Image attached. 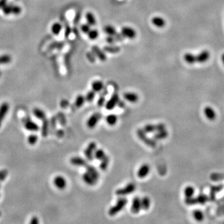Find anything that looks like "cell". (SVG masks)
Here are the masks:
<instances>
[{"mask_svg":"<svg viewBox=\"0 0 224 224\" xmlns=\"http://www.w3.org/2000/svg\"><path fill=\"white\" fill-rule=\"evenodd\" d=\"M31 224H37L39 223V220H38V218L37 217H33L30 222H29Z\"/></svg>","mask_w":224,"mask_h":224,"instance_id":"obj_54","label":"cell"},{"mask_svg":"<svg viewBox=\"0 0 224 224\" xmlns=\"http://www.w3.org/2000/svg\"><path fill=\"white\" fill-rule=\"evenodd\" d=\"M210 56V52L208 51H203L196 56V61L200 64L206 63L209 59Z\"/></svg>","mask_w":224,"mask_h":224,"instance_id":"obj_14","label":"cell"},{"mask_svg":"<svg viewBox=\"0 0 224 224\" xmlns=\"http://www.w3.org/2000/svg\"><path fill=\"white\" fill-rule=\"evenodd\" d=\"M87 34H88V37L90 39L95 40L98 37L99 33L97 29H90Z\"/></svg>","mask_w":224,"mask_h":224,"instance_id":"obj_41","label":"cell"},{"mask_svg":"<svg viewBox=\"0 0 224 224\" xmlns=\"http://www.w3.org/2000/svg\"><path fill=\"white\" fill-rule=\"evenodd\" d=\"M120 98L118 94L114 93L110 97V98L108 100L107 102L105 104V108L108 110H113L119 103Z\"/></svg>","mask_w":224,"mask_h":224,"instance_id":"obj_7","label":"cell"},{"mask_svg":"<svg viewBox=\"0 0 224 224\" xmlns=\"http://www.w3.org/2000/svg\"><path fill=\"white\" fill-rule=\"evenodd\" d=\"M70 162L73 166L78 167H86L88 165L87 161L80 156H74L70 160Z\"/></svg>","mask_w":224,"mask_h":224,"instance_id":"obj_9","label":"cell"},{"mask_svg":"<svg viewBox=\"0 0 224 224\" xmlns=\"http://www.w3.org/2000/svg\"><path fill=\"white\" fill-rule=\"evenodd\" d=\"M97 149L95 142H90L87 147L84 150V153L87 159L89 161H93L94 159V152Z\"/></svg>","mask_w":224,"mask_h":224,"instance_id":"obj_4","label":"cell"},{"mask_svg":"<svg viewBox=\"0 0 224 224\" xmlns=\"http://www.w3.org/2000/svg\"><path fill=\"white\" fill-rule=\"evenodd\" d=\"M82 179H83L84 181L85 182V184H87V185L90 186H95L97 182V181L90 174H89L87 171L84 173V174L82 176Z\"/></svg>","mask_w":224,"mask_h":224,"instance_id":"obj_18","label":"cell"},{"mask_svg":"<svg viewBox=\"0 0 224 224\" xmlns=\"http://www.w3.org/2000/svg\"><path fill=\"white\" fill-rule=\"evenodd\" d=\"M104 31L108 36H114L116 33V29L111 25L105 26L104 28Z\"/></svg>","mask_w":224,"mask_h":224,"instance_id":"obj_38","label":"cell"},{"mask_svg":"<svg viewBox=\"0 0 224 224\" xmlns=\"http://www.w3.org/2000/svg\"><path fill=\"white\" fill-rule=\"evenodd\" d=\"M135 190H136V185L133 184V183H129V184H128L125 187L123 188L118 189L115 191V193L118 196L123 197L133 193V192L135 191Z\"/></svg>","mask_w":224,"mask_h":224,"instance_id":"obj_3","label":"cell"},{"mask_svg":"<svg viewBox=\"0 0 224 224\" xmlns=\"http://www.w3.org/2000/svg\"><path fill=\"white\" fill-rule=\"evenodd\" d=\"M118 121V117L115 114H110L106 117L107 123L110 126H114Z\"/></svg>","mask_w":224,"mask_h":224,"instance_id":"obj_30","label":"cell"},{"mask_svg":"<svg viewBox=\"0 0 224 224\" xmlns=\"http://www.w3.org/2000/svg\"><path fill=\"white\" fill-rule=\"evenodd\" d=\"M150 172V166L148 164L142 165L137 172V176L140 179L146 177Z\"/></svg>","mask_w":224,"mask_h":224,"instance_id":"obj_13","label":"cell"},{"mask_svg":"<svg viewBox=\"0 0 224 224\" xmlns=\"http://www.w3.org/2000/svg\"><path fill=\"white\" fill-rule=\"evenodd\" d=\"M192 215L194 218L198 222H201L203 219V214L202 212L200 210H195L194 211H193Z\"/></svg>","mask_w":224,"mask_h":224,"instance_id":"obj_39","label":"cell"},{"mask_svg":"<svg viewBox=\"0 0 224 224\" xmlns=\"http://www.w3.org/2000/svg\"><path fill=\"white\" fill-rule=\"evenodd\" d=\"M104 88V83L100 80H95L92 84V89L95 92H99L102 90Z\"/></svg>","mask_w":224,"mask_h":224,"instance_id":"obj_24","label":"cell"},{"mask_svg":"<svg viewBox=\"0 0 224 224\" xmlns=\"http://www.w3.org/2000/svg\"><path fill=\"white\" fill-rule=\"evenodd\" d=\"M49 132V121L47 118L43 120L41 133L43 137H46Z\"/></svg>","mask_w":224,"mask_h":224,"instance_id":"obj_23","label":"cell"},{"mask_svg":"<svg viewBox=\"0 0 224 224\" xmlns=\"http://www.w3.org/2000/svg\"><path fill=\"white\" fill-rule=\"evenodd\" d=\"M54 186L60 190H63L67 186V180L62 176H57L54 179Z\"/></svg>","mask_w":224,"mask_h":224,"instance_id":"obj_8","label":"cell"},{"mask_svg":"<svg viewBox=\"0 0 224 224\" xmlns=\"http://www.w3.org/2000/svg\"><path fill=\"white\" fill-rule=\"evenodd\" d=\"M110 162V159L108 156H106L102 160L100 161V168L102 171H106L108 166V164Z\"/></svg>","mask_w":224,"mask_h":224,"instance_id":"obj_37","label":"cell"},{"mask_svg":"<svg viewBox=\"0 0 224 224\" xmlns=\"http://www.w3.org/2000/svg\"><path fill=\"white\" fill-rule=\"evenodd\" d=\"M0 188H1V186H0Z\"/></svg>","mask_w":224,"mask_h":224,"instance_id":"obj_59","label":"cell"},{"mask_svg":"<svg viewBox=\"0 0 224 224\" xmlns=\"http://www.w3.org/2000/svg\"><path fill=\"white\" fill-rule=\"evenodd\" d=\"M25 128L29 131H37L39 129V126L35 122L31 120L30 118H26L24 122Z\"/></svg>","mask_w":224,"mask_h":224,"instance_id":"obj_12","label":"cell"},{"mask_svg":"<svg viewBox=\"0 0 224 224\" xmlns=\"http://www.w3.org/2000/svg\"><path fill=\"white\" fill-rule=\"evenodd\" d=\"M141 209L142 207H141V199L138 197H136L133 199L132 204L131 207V211L133 214H137L141 211Z\"/></svg>","mask_w":224,"mask_h":224,"instance_id":"obj_11","label":"cell"},{"mask_svg":"<svg viewBox=\"0 0 224 224\" xmlns=\"http://www.w3.org/2000/svg\"><path fill=\"white\" fill-rule=\"evenodd\" d=\"M185 203H186L187 205L189 206H192V205H195L196 203H197V200L196 197H189V198H186L185 199Z\"/></svg>","mask_w":224,"mask_h":224,"instance_id":"obj_46","label":"cell"},{"mask_svg":"<svg viewBox=\"0 0 224 224\" xmlns=\"http://www.w3.org/2000/svg\"><path fill=\"white\" fill-rule=\"evenodd\" d=\"M85 168H86V171L89 174H90L97 181H98L100 178V174L97 171V169L95 167L90 165H87Z\"/></svg>","mask_w":224,"mask_h":224,"instance_id":"obj_20","label":"cell"},{"mask_svg":"<svg viewBox=\"0 0 224 224\" xmlns=\"http://www.w3.org/2000/svg\"><path fill=\"white\" fill-rule=\"evenodd\" d=\"M222 63L224 65V54H223L222 55Z\"/></svg>","mask_w":224,"mask_h":224,"instance_id":"obj_56","label":"cell"},{"mask_svg":"<svg viewBox=\"0 0 224 224\" xmlns=\"http://www.w3.org/2000/svg\"><path fill=\"white\" fill-rule=\"evenodd\" d=\"M141 207L142 210L148 211L151 206V200L150 199L147 197H143L142 199H141Z\"/></svg>","mask_w":224,"mask_h":224,"instance_id":"obj_25","label":"cell"},{"mask_svg":"<svg viewBox=\"0 0 224 224\" xmlns=\"http://www.w3.org/2000/svg\"><path fill=\"white\" fill-rule=\"evenodd\" d=\"M121 33L125 37H127V38H128L130 39H135L136 37V31L133 28H132L131 27H128V26H125L122 28Z\"/></svg>","mask_w":224,"mask_h":224,"instance_id":"obj_10","label":"cell"},{"mask_svg":"<svg viewBox=\"0 0 224 224\" xmlns=\"http://www.w3.org/2000/svg\"><path fill=\"white\" fill-rule=\"evenodd\" d=\"M69 105V103H68V101L66 100H63L61 101L60 102V106L62 108H67Z\"/></svg>","mask_w":224,"mask_h":224,"instance_id":"obj_53","label":"cell"},{"mask_svg":"<svg viewBox=\"0 0 224 224\" xmlns=\"http://www.w3.org/2000/svg\"><path fill=\"white\" fill-rule=\"evenodd\" d=\"M95 97V92L93 90H91L87 93L85 98V100L88 101V102H92V101L94 100Z\"/></svg>","mask_w":224,"mask_h":224,"instance_id":"obj_44","label":"cell"},{"mask_svg":"<svg viewBox=\"0 0 224 224\" xmlns=\"http://www.w3.org/2000/svg\"><path fill=\"white\" fill-rule=\"evenodd\" d=\"M3 11L6 14H12V13L18 14L21 12V9L17 6H7V7H5V8H3Z\"/></svg>","mask_w":224,"mask_h":224,"instance_id":"obj_26","label":"cell"},{"mask_svg":"<svg viewBox=\"0 0 224 224\" xmlns=\"http://www.w3.org/2000/svg\"><path fill=\"white\" fill-rule=\"evenodd\" d=\"M196 198L197 200V203H200V204H204V203H206L209 199L208 197L203 194H199Z\"/></svg>","mask_w":224,"mask_h":224,"instance_id":"obj_40","label":"cell"},{"mask_svg":"<svg viewBox=\"0 0 224 224\" xmlns=\"http://www.w3.org/2000/svg\"><path fill=\"white\" fill-rule=\"evenodd\" d=\"M85 98L82 95H78L75 100V106L77 108H80L82 107L85 101Z\"/></svg>","mask_w":224,"mask_h":224,"instance_id":"obj_31","label":"cell"},{"mask_svg":"<svg viewBox=\"0 0 224 224\" xmlns=\"http://www.w3.org/2000/svg\"><path fill=\"white\" fill-rule=\"evenodd\" d=\"M102 117V115L100 113H93L87 120V125L89 128H95L98 121L100 120V119Z\"/></svg>","mask_w":224,"mask_h":224,"instance_id":"obj_6","label":"cell"},{"mask_svg":"<svg viewBox=\"0 0 224 224\" xmlns=\"http://www.w3.org/2000/svg\"><path fill=\"white\" fill-rule=\"evenodd\" d=\"M1 126H2V121L0 120V127H1Z\"/></svg>","mask_w":224,"mask_h":224,"instance_id":"obj_57","label":"cell"},{"mask_svg":"<svg viewBox=\"0 0 224 224\" xmlns=\"http://www.w3.org/2000/svg\"><path fill=\"white\" fill-rule=\"evenodd\" d=\"M62 29V26L59 23H55L52 27V31L55 35H58Z\"/></svg>","mask_w":224,"mask_h":224,"instance_id":"obj_42","label":"cell"},{"mask_svg":"<svg viewBox=\"0 0 224 224\" xmlns=\"http://www.w3.org/2000/svg\"><path fill=\"white\" fill-rule=\"evenodd\" d=\"M87 58L89 61L92 63H93L95 61V55L93 53H87Z\"/></svg>","mask_w":224,"mask_h":224,"instance_id":"obj_52","label":"cell"},{"mask_svg":"<svg viewBox=\"0 0 224 224\" xmlns=\"http://www.w3.org/2000/svg\"><path fill=\"white\" fill-rule=\"evenodd\" d=\"M166 125L164 123H158L156 125H153V124H148L146 125H145L143 128V130L146 133H155L161 130H166Z\"/></svg>","mask_w":224,"mask_h":224,"instance_id":"obj_5","label":"cell"},{"mask_svg":"<svg viewBox=\"0 0 224 224\" xmlns=\"http://www.w3.org/2000/svg\"><path fill=\"white\" fill-rule=\"evenodd\" d=\"M203 113L206 117L210 121H214L217 117V113L215 110L211 107L207 106L203 109Z\"/></svg>","mask_w":224,"mask_h":224,"instance_id":"obj_15","label":"cell"},{"mask_svg":"<svg viewBox=\"0 0 224 224\" xmlns=\"http://www.w3.org/2000/svg\"><path fill=\"white\" fill-rule=\"evenodd\" d=\"M33 115L38 119L43 120L46 118V115L45 112L42 110L41 109H39L38 108H36L33 110Z\"/></svg>","mask_w":224,"mask_h":224,"instance_id":"obj_29","label":"cell"},{"mask_svg":"<svg viewBox=\"0 0 224 224\" xmlns=\"http://www.w3.org/2000/svg\"><path fill=\"white\" fill-rule=\"evenodd\" d=\"M8 175V171L6 169L0 171V182L4 181Z\"/></svg>","mask_w":224,"mask_h":224,"instance_id":"obj_45","label":"cell"},{"mask_svg":"<svg viewBox=\"0 0 224 224\" xmlns=\"http://www.w3.org/2000/svg\"><path fill=\"white\" fill-rule=\"evenodd\" d=\"M5 3H6V0H0V8H2Z\"/></svg>","mask_w":224,"mask_h":224,"instance_id":"obj_55","label":"cell"},{"mask_svg":"<svg viewBox=\"0 0 224 224\" xmlns=\"http://www.w3.org/2000/svg\"><path fill=\"white\" fill-rule=\"evenodd\" d=\"M151 23L152 24L158 28H162L165 26L166 25V21L165 20L159 16H155L153 17L151 19Z\"/></svg>","mask_w":224,"mask_h":224,"instance_id":"obj_17","label":"cell"},{"mask_svg":"<svg viewBox=\"0 0 224 224\" xmlns=\"http://www.w3.org/2000/svg\"><path fill=\"white\" fill-rule=\"evenodd\" d=\"M115 39H116V41H122V40H123L125 37L122 35V34H118L117 32L116 33V34L114 35Z\"/></svg>","mask_w":224,"mask_h":224,"instance_id":"obj_51","label":"cell"},{"mask_svg":"<svg viewBox=\"0 0 224 224\" xmlns=\"http://www.w3.org/2000/svg\"><path fill=\"white\" fill-rule=\"evenodd\" d=\"M185 62L189 64H193L196 63V56L191 53H186L184 55Z\"/></svg>","mask_w":224,"mask_h":224,"instance_id":"obj_28","label":"cell"},{"mask_svg":"<svg viewBox=\"0 0 224 224\" xmlns=\"http://www.w3.org/2000/svg\"><path fill=\"white\" fill-rule=\"evenodd\" d=\"M123 98L130 103H136L139 99L138 95L133 92H126L123 94Z\"/></svg>","mask_w":224,"mask_h":224,"instance_id":"obj_19","label":"cell"},{"mask_svg":"<svg viewBox=\"0 0 224 224\" xmlns=\"http://www.w3.org/2000/svg\"><path fill=\"white\" fill-rule=\"evenodd\" d=\"M57 122L60 123V125H61L62 126H66V123H67V120H66V115H64V113L63 112H59L57 115Z\"/></svg>","mask_w":224,"mask_h":224,"instance_id":"obj_32","label":"cell"},{"mask_svg":"<svg viewBox=\"0 0 224 224\" xmlns=\"http://www.w3.org/2000/svg\"><path fill=\"white\" fill-rule=\"evenodd\" d=\"M106 41L110 44H113L115 42H116V40L114 36H108L106 38Z\"/></svg>","mask_w":224,"mask_h":224,"instance_id":"obj_48","label":"cell"},{"mask_svg":"<svg viewBox=\"0 0 224 224\" xmlns=\"http://www.w3.org/2000/svg\"><path fill=\"white\" fill-rule=\"evenodd\" d=\"M105 152L102 149H97L94 152V158L98 160H102L106 156Z\"/></svg>","mask_w":224,"mask_h":224,"instance_id":"obj_33","label":"cell"},{"mask_svg":"<svg viewBox=\"0 0 224 224\" xmlns=\"http://www.w3.org/2000/svg\"><path fill=\"white\" fill-rule=\"evenodd\" d=\"M38 139V137L36 135L34 134H32L31 135H29L28 138V143L31 145H34Z\"/></svg>","mask_w":224,"mask_h":224,"instance_id":"obj_43","label":"cell"},{"mask_svg":"<svg viewBox=\"0 0 224 224\" xmlns=\"http://www.w3.org/2000/svg\"><path fill=\"white\" fill-rule=\"evenodd\" d=\"M80 29H81V31H82L84 33H85V34H88V32L91 29L90 26L88 23L87 24H83L82 26H81Z\"/></svg>","mask_w":224,"mask_h":224,"instance_id":"obj_47","label":"cell"},{"mask_svg":"<svg viewBox=\"0 0 224 224\" xmlns=\"http://www.w3.org/2000/svg\"><path fill=\"white\" fill-rule=\"evenodd\" d=\"M9 104L6 102L3 103L1 105H0V120L2 121L6 116V114L8 113L9 110Z\"/></svg>","mask_w":224,"mask_h":224,"instance_id":"obj_21","label":"cell"},{"mask_svg":"<svg viewBox=\"0 0 224 224\" xmlns=\"http://www.w3.org/2000/svg\"><path fill=\"white\" fill-rule=\"evenodd\" d=\"M105 98L104 97H100L98 98V100L97 101V104L98 107H102L104 106V105L105 104Z\"/></svg>","mask_w":224,"mask_h":224,"instance_id":"obj_50","label":"cell"},{"mask_svg":"<svg viewBox=\"0 0 224 224\" xmlns=\"http://www.w3.org/2000/svg\"><path fill=\"white\" fill-rule=\"evenodd\" d=\"M136 135L139 140L143 142L148 146L151 148H155L156 146V140L148 137L146 133L143 129H138L136 131Z\"/></svg>","mask_w":224,"mask_h":224,"instance_id":"obj_2","label":"cell"},{"mask_svg":"<svg viewBox=\"0 0 224 224\" xmlns=\"http://www.w3.org/2000/svg\"><path fill=\"white\" fill-rule=\"evenodd\" d=\"M57 120L56 116H52L49 121V130L51 131V133H55L57 127Z\"/></svg>","mask_w":224,"mask_h":224,"instance_id":"obj_35","label":"cell"},{"mask_svg":"<svg viewBox=\"0 0 224 224\" xmlns=\"http://www.w3.org/2000/svg\"><path fill=\"white\" fill-rule=\"evenodd\" d=\"M194 193H195V189L191 186H188L186 187V188L184 190V194L185 195L186 198H189L193 197Z\"/></svg>","mask_w":224,"mask_h":224,"instance_id":"obj_36","label":"cell"},{"mask_svg":"<svg viewBox=\"0 0 224 224\" xmlns=\"http://www.w3.org/2000/svg\"><path fill=\"white\" fill-rule=\"evenodd\" d=\"M168 136V132L166 129L155 132V134L153 135V138L155 140H161L166 138Z\"/></svg>","mask_w":224,"mask_h":224,"instance_id":"obj_22","label":"cell"},{"mask_svg":"<svg viewBox=\"0 0 224 224\" xmlns=\"http://www.w3.org/2000/svg\"><path fill=\"white\" fill-rule=\"evenodd\" d=\"M104 51L108 52V53H112V54L118 53L120 51V48L119 47H118L116 46H113L112 44L105 46L104 48Z\"/></svg>","mask_w":224,"mask_h":224,"instance_id":"obj_34","label":"cell"},{"mask_svg":"<svg viewBox=\"0 0 224 224\" xmlns=\"http://www.w3.org/2000/svg\"><path fill=\"white\" fill-rule=\"evenodd\" d=\"M92 50L93 53L95 54V57L98 58L101 61L104 62V61H105L107 60V56H106L105 54L104 53V52L102 50H101L98 46H93Z\"/></svg>","mask_w":224,"mask_h":224,"instance_id":"obj_16","label":"cell"},{"mask_svg":"<svg viewBox=\"0 0 224 224\" xmlns=\"http://www.w3.org/2000/svg\"><path fill=\"white\" fill-rule=\"evenodd\" d=\"M85 17H86V19H87V23L90 26H95L96 25V23H97L96 17L92 13H91V12L87 13L86 15H85Z\"/></svg>","mask_w":224,"mask_h":224,"instance_id":"obj_27","label":"cell"},{"mask_svg":"<svg viewBox=\"0 0 224 224\" xmlns=\"http://www.w3.org/2000/svg\"><path fill=\"white\" fill-rule=\"evenodd\" d=\"M128 203V200L127 198L121 197L120 198L115 206L112 207L108 211V214L110 216H114L118 213L121 212L125 208Z\"/></svg>","mask_w":224,"mask_h":224,"instance_id":"obj_1","label":"cell"},{"mask_svg":"<svg viewBox=\"0 0 224 224\" xmlns=\"http://www.w3.org/2000/svg\"><path fill=\"white\" fill-rule=\"evenodd\" d=\"M54 133L56 135V136L59 138H63L64 136V131L62 129H59L57 130H55Z\"/></svg>","mask_w":224,"mask_h":224,"instance_id":"obj_49","label":"cell"},{"mask_svg":"<svg viewBox=\"0 0 224 224\" xmlns=\"http://www.w3.org/2000/svg\"><path fill=\"white\" fill-rule=\"evenodd\" d=\"M1 214H1V212H0V216H1Z\"/></svg>","mask_w":224,"mask_h":224,"instance_id":"obj_58","label":"cell"}]
</instances>
